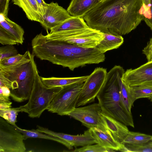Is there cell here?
<instances>
[{
  "instance_id": "1",
  "label": "cell",
  "mask_w": 152,
  "mask_h": 152,
  "mask_svg": "<svg viewBox=\"0 0 152 152\" xmlns=\"http://www.w3.org/2000/svg\"><path fill=\"white\" fill-rule=\"evenodd\" d=\"M142 0H104L83 17L88 26L103 33L122 36L135 29L144 19Z\"/></svg>"
},
{
  "instance_id": "6",
  "label": "cell",
  "mask_w": 152,
  "mask_h": 152,
  "mask_svg": "<svg viewBox=\"0 0 152 152\" xmlns=\"http://www.w3.org/2000/svg\"><path fill=\"white\" fill-rule=\"evenodd\" d=\"M46 36L50 39L64 41L86 48H95L104 38L103 32L90 27L48 33Z\"/></svg>"
},
{
  "instance_id": "43",
  "label": "cell",
  "mask_w": 152,
  "mask_h": 152,
  "mask_svg": "<svg viewBox=\"0 0 152 152\" xmlns=\"http://www.w3.org/2000/svg\"><path fill=\"white\" fill-rule=\"evenodd\" d=\"M8 0V1H10V0Z\"/></svg>"
},
{
  "instance_id": "26",
  "label": "cell",
  "mask_w": 152,
  "mask_h": 152,
  "mask_svg": "<svg viewBox=\"0 0 152 152\" xmlns=\"http://www.w3.org/2000/svg\"><path fill=\"white\" fill-rule=\"evenodd\" d=\"M129 87L133 103L138 99L147 98L149 99L152 96V86H140Z\"/></svg>"
},
{
  "instance_id": "3",
  "label": "cell",
  "mask_w": 152,
  "mask_h": 152,
  "mask_svg": "<svg viewBox=\"0 0 152 152\" xmlns=\"http://www.w3.org/2000/svg\"><path fill=\"white\" fill-rule=\"evenodd\" d=\"M125 71L120 66L113 67L107 73L96 97L102 112L127 126L134 128L132 114L126 110L120 96L119 81Z\"/></svg>"
},
{
  "instance_id": "24",
  "label": "cell",
  "mask_w": 152,
  "mask_h": 152,
  "mask_svg": "<svg viewBox=\"0 0 152 152\" xmlns=\"http://www.w3.org/2000/svg\"><path fill=\"white\" fill-rule=\"evenodd\" d=\"M152 139V135L129 131L121 144L140 145L146 143Z\"/></svg>"
},
{
  "instance_id": "8",
  "label": "cell",
  "mask_w": 152,
  "mask_h": 152,
  "mask_svg": "<svg viewBox=\"0 0 152 152\" xmlns=\"http://www.w3.org/2000/svg\"><path fill=\"white\" fill-rule=\"evenodd\" d=\"M107 73L106 69L97 67L88 76L79 94L76 107L95 101L104 84Z\"/></svg>"
},
{
  "instance_id": "36",
  "label": "cell",
  "mask_w": 152,
  "mask_h": 152,
  "mask_svg": "<svg viewBox=\"0 0 152 152\" xmlns=\"http://www.w3.org/2000/svg\"><path fill=\"white\" fill-rule=\"evenodd\" d=\"M36 0L40 6L43 15H44L46 12L47 4L44 0Z\"/></svg>"
},
{
  "instance_id": "18",
  "label": "cell",
  "mask_w": 152,
  "mask_h": 152,
  "mask_svg": "<svg viewBox=\"0 0 152 152\" xmlns=\"http://www.w3.org/2000/svg\"><path fill=\"white\" fill-rule=\"evenodd\" d=\"M101 1V0H71L66 10L72 16L83 18Z\"/></svg>"
},
{
  "instance_id": "12",
  "label": "cell",
  "mask_w": 152,
  "mask_h": 152,
  "mask_svg": "<svg viewBox=\"0 0 152 152\" xmlns=\"http://www.w3.org/2000/svg\"><path fill=\"white\" fill-rule=\"evenodd\" d=\"M38 131L58 137L64 141V145L69 150L78 146L96 144L92 136L90 129L85 131L83 134L72 135L52 131L48 128L37 126Z\"/></svg>"
},
{
  "instance_id": "22",
  "label": "cell",
  "mask_w": 152,
  "mask_h": 152,
  "mask_svg": "<svg viewBox=\"0 0 152 152\" xmlns=\"http://www.w3.org/2000/svg\"><path fill=\"white\" fill-rule=\"evenodd\" d=\"M88 76L68 77H41V79L43 83L47 87H63L72 83L84 82Z\"/></svg>"
},
{
  "instance_id": "32",
  "label": "cell",
  "mask_w": 152,
  "mask_h": 152,
  "mask_svg": "<svg viewBox=\"0 0 152 152\" xmlns=\"http://www.w3.org/2000/svg\"><path fill=\"white\" fill-rule=\"evenodd\" d=\"M25 56V53L23 55L18 53L16 55L4 59L0 61V66H9L18 63L22 60Z\"/></svg>"
},
{
  "instance_id": "30",
  "label": "cell",
  "mask_w": 152,
  "mask_h": 152,
  "mask_svg": "<svg viewBox=\"0 0 152 152\" xmlns=\"http://www.w3.org/2000/svg\"><path fill=\"white\" fill-rule=\"evenodd\" d=\"M74 152H108V149L105 148L98 144H91L79 148H75L73 151Z\"/></svg>"
},
{
  "instance_id": "9",
  "label": "cell",
  "mask_w": 152,
  "mask_h": 152,
  "mask_svg": "<svg viewBox=\"0 0 152 152\" xmlns=\"http://www.w3.org/2000/svg\"><path fill=\"white\" fill-rule=\"evenodd\" d=\"M23 134L0 118V152H24L26 148Z\"/></svg>"
},
{
  "instance_id": "40",
  "label": "cell",
  "mask_w": 152,
  "mask_h": 152,
  "mask_svg": "<svg viewBox=\"0 0 152 152\" xmlns=\"http://www.w3.org/2000/svg\"><path fill=\"white\" fill-rule=\"evenodd\" d=\"M142 5L151 7V0H142Z\"/></svg>"
},
{
  "instance_id": "20",
  "label": "cell",
  "mask_w": 152,
  "mask_h": 152,
  "mask_svg": "<svg viewBox=\"0 0 152 152\" xmlns=\"http://www.w3.org/2000/svg\"><path fill=\"white\" fill-rule=\"evenodd\" d=\"M104 39L95 47L102 53L112 50L118 48L123 43L122 36L103 33Z\"/></svg>"
},
{
  "instance_id": "41",
  "label": "cell",
  "mask_w": 152,
  "mask_h": 152,
  "mask_svg": "<svg viewBox=\"0 0 152 152\" xmlns=\"http://www.w3.org/2000/svg\"><path fill=\"white\" fill-rule=\"evenodd\" d=\"M149 99L151 100V101L152 102V96Z\"/></svg>"
},
{
  "instance_id": "16",
  "label": "cell",
  "mask_w": 152,
  "mask_h": 152,
  "mask_svg": "<svg viewBox=\"0 0 152 152\" xmlns=\"http://www.w3.org/2000/svg\"><path fill=\"white\" fill-rule=\"evenodd\" d=\"M89 129L96 143L107 149L121 151L123 145L116 141L109 131L104 132L96 127Z\"/></svg>"
},
{
  "instance_id": "19",
  "label": "cell",
  "mask_w": 152,
  "mask_h": 152,
  "mask_svg": "<svg viewBox=\"0 0 152 152\" xmlns=\"http://www.w3.org/2000/svg\"><path fill=\"white\" fill-rule=\"evenodd\" d=\"M0 26L5 30L14 39L17 44H22L24 31L20 26L10 20L7 15L0 13Z\"/></svg>"
},
{
  "instance_id": "31",
  "label": "cell",
  "mask_w": 152,
  "mask_h": 152,
  "mask_svg": "<svg viewBox=\"0 0 152 152\" xmlns=\"http://www.w3.org/2000/svg\"><path fill=\"white\" fill-rule=\"evenodd\" d=\"M0 43L3 45L17 44L13 38L4 28L0 26Z\"/></svg>"
},
{
  "instance_id": "13",
  "label": "cell",
  "mask_w": 152,
  "mask_h": 152,
  "mask_svg": "<svg viewBox=\"0 0 152 152\" xmlns=\"http://www.w3.org/2000/svg\"><path fill=\"white\" fill-rule=\"evenodd\" d=\"M72 17L67 10L57 2H52L47 4L46 13L43 16L42 21L40 23L48 31Z\"/></svg>"
},
{
  "instance_id": "25",
  "label": "cell",
  "mask_w": 152,
  "mask_h": 152,
  "mask_svg": "<svg viewBox=\"0 0 152 152\" xmlns=\"http://www.w3.org/2000/svg\"><path fill=\"white\" fill-rule=\"evenodd\" d=\"M121 78L120 80V93L123 104L126 111L132 113L131 108L133 103L132 100L130 87L124 82Z\"/></svg>"
},
{
  "instance_id": "10",
  "label": "cell",
  "mask_w": 152,
  "mask_h": 152,
  "mask_svg": "<svg viewBox=\"0 0 152 152\" xmlns=\"http://www.w3.org/2000/svg\"><path fill=\"white\" fill-rule=\"evenodd\" d=\"M102 111L99 103H94L83 107H76L68 115L80 121L88 129L96 127L104 132H108L100 115Z\"/></svg>"
},
{
  "instance_id": "4",
  "label": "cell",
  "mask_w": 152,
  "mask_h": 152,
  "mask_svg": "<svg viewBox=\"0 0 152 152\" xmlns=\"http://www.w3.org/2000/svg\"><path fill=\"white\" fill-rule=\"evenodd\" d=\"M33 53L41 60L68 68L73 71L81 67L69 47L65 41L48 39L42 33L37 34L31 41Z\"/></svg>"
},
{
  "instance_id": "23",
  "label": "cell",
  "mask_w": 152,
  "mask_h": 152,
  "mask_svg": "<svg viewBox=\"0 0 152 152\" xmlns=\"http://www.w3.org/2000/svg\"><path fill=\"white\" fill-rule=\"evenodd\" d=\"M13 126L17 130L23 134L24 140L29 138H42L55 141L63 145L64 144V141L58 137L39 132L36 129L27 130L22 129L18 127L16 124Z\"/></svg>"
},
{
  "instance_id": "5",
  "label": "cell",
  "mask_w": 152,
  "mask_h": 152,
  "mask_svg": "<svg viewBox=\"0 0 152 152\" xmlns=\"http://www.w3.org/2000/svg\"><path fill=\"white\" fill-rule=\"evenodd\" d=\"M62 87H48L42 83L38 72L36 75L32 89L27 103L21 106L23 112L31 118H39L47 110Z\"/></svg>"
},
{
  "instance_id": "27",
  "label": "cell",
  "mask_w": 152,
  "mask_h": 152,
  "mask_svg": "<svg viewBox=\"0 0 152 152\" xmlns=\"http://www.w3.org/2000/svg\"><path fill=\"white\" fill-rule=\"evenodd\" d=\"M23 112L21 107L15 108H10L4 110H0V117L5 119L7 122L13 126L17 122V116L18 113Z\"/></svg>"
},
{
  "instance_id": "29",
  "label": "cell",
  "mask_w": 152,
  "mask_h": 152,
  "mask_svg": "<svg viewBox=\"0 0 152 152\" xmlns=\"http://www.w3.org/2000/svg\"><path fill=\"white\" fill-rule=\"evenodd\" d=\"M18 54L17 50L12 45L1 47L0 48V61Z\"/></svg>"
},
{
  "instance_id": "35",
  "label": "cell",
  "mask_w": 152,
  "mask_h": 152,
  "mask_svg": "<svg viewBox=\"0 0 152 152\" xmlns=\"http://www.w3.org/2000/svg\"><path fill=\"white\" fill-rule=\"evenodd\" d=\"M11 91L8 87L5 86L0 87V95L9 97L10 96Z\"/></svg>"
},
{
  "instance_id": "7",
  "label": "cell",
  "mask_w": 152,
  "mask_h": 152,
  "mask_svg": "<svg viewBox=\"0 0 152 152\" xmlns=\"http://www.w3.org/2000/svg\"><path fill=\"white\" fill-rule=\"evenodd\" d=\"M84 83H77L63 86L47 110L61 116L68 115L76 107L79 96Z\"/></svg>"
},
{
  "instance_id": "14",
  "label": "cell",
  "mask_w": 152,
  "mask_h": 152,
  "mask_svg": "<svg viewBox=\"0 0 152 152\" xmlns=\"http://www.w3.org/2000/svg\"><path fill=\"white\" fill-rule=\"evenodd\" d=\"M69 47L81 67L86 64H98L104 61L105 56L95 48H86L69 43Z\"/></svg>"
},
{
  "instance_id": "42",
  "label": "cell",
  "mask_w": 152,
  "mask_h": 152,
  "mask_svg": "<svg viewBox=\"0 0 152 152\" xmlns=\"http://www.w3.org/2000/svg\"><path fill=\"white\" fill-rule=\"evenodd\" d=\"M103 0H101V1H103Z\"/></svg>"
},
{
  "instance_id": "11",
  "label": "cell",
  "mask_w": 152,
  "mask_h": 152,
  "mask_svg": "<svg viewBox=\"0 0 152 152\" xmlns=\"http://www.w3.org/2000/svg\"><path fill=\"white\" fill-rule=\"evenodd\" d=\"M122 80L129 87L152 86V61H148L136 68L126 70Z\"/></svg>"
},
{
  "instance_id": "15",
  "label": "cell",
  "mask_w": 152,
  "mask_h": 152,
  "mask_svg": "<svg viewBox=\"0 0 152 152\" xmlns=\"http://www.w3.org/2000/svg\"><path fill=\"white\" fill-rule=\"evenodd\" d=\"M100 115L108 131L116 141L121 144L129 131L127 126L102 111Z\"/></svg>"
},
{
  "instance_id": "38",
  "label": "cell",
  "mask_w": 152,
  "mask_h": 152,
  "mask_svg": "<svg viewBox=\"0 0 152 152\" xmlns=\"http://www.w3.org/2000/svg\"><path fill=\"white\" fill-rule=\"evenodd\" d=\"M151 18L145 21L146 24L152 30V0H151Z\"/></svg>"
},
{
  "instance_id": "21",
  "label": "cell",
  "mask_w": 152,
  "mask_h": 152,
  "mask_svg": "<svg viewBox=\"0 0 152 152\" xmlns=\"http://www.w3.org/2000/svg\"><path fill=\"white\" fill-rule=\"evenodd\" d=\"M89 27L83 18L72 16L59 25L53 28L49 33Z\"/></svg>"
},
{
  "instance_id": "2",
  "label": "cell",
  "mask_w": 152,
  "mask_h": 152,
  "mask_svg": "<svg viewBox=\"0 0 152 152\" xmlns=\"http://www.w3.org/2000/svg\"><path fill=\"white\" fill-rule=\"evenodd\" d=\"M20 62L5 66H0V86L11 91L10 96L15 102L28 100L38 72L34 60V54L29 51Z\"/></svg>"
},
{
  "instance_id": "17",
  "label": "cell",
  "mask_w": 152,
  "mask_h": 152,
  "mask_svg": "<svg viewBox=\"0 0 152 152\" xmlns=\"http://www.w3.org/2000/svg\"><path fill=\"white\" fill-rule=\"evenodd\" d=\"M13 4L21 8L29 20L41 22L43 14L36 0H12Z\"/></svg>"
},
{
  "instance_id": "39",
  "label": "cell",
  "mask_w": 152,
  "mask_h": 152,
  "mask_svg": "<svg viewBox=\"0 0 152 152\" xmlns=\"http://www.w3.org/2000/svg\"><path fill=\"white\" fill-rule=\"evenodd\" d=\"M9 97L0 95V102H9L10 101Z\"/></svg>"
},
{
  "instance_id": "37",
  "label": "cell",
  "mask_w": 152,
  "mask_h": 152,
  "mask_svg": "<svg viewBox=\"0 0 152 152\" xmlns=\"http://www.w3.org/2000/svg\"><path fill=\"white\" fill-rule=\"evenodd\" d=\"M12 103L10 101L0 102V110H4L11 108Z\"/></svg>"
},
{
  "instance_id": "34",
  "label": "cell",
  "mask_w": 152,
  "mask_h": 152,
  "mask_svg": "<svg viewBox=\"0 0 152 152\" xmlns=\"http://www.w3.org/2000/svg\"><path fill=\"white\" fill-rule=\"evenodd\" d=\"M9 1L0 0V13L7 15Z\"/></svg>"
},
{
  "instance_id": "28",
  "label": "cell",
  "mask_w": 152,
  "mask_h": 152,
  "mask_svg": "<svg viewBox=\"0 0 152 152\" xmlns=\"http://www.w3.org/2000/svg\"><path fill=\"white\" fill-rule=\"evenodd\" d=\"M123 145V152H152V139L148 142L142 144Z\"/></svg>"
},
{
  "instance_id": "33",
  "label": "cell",
  "mask_w": 152,
  "mask_h": 152,
  "mask_svg": "<svg viewBox=\"0 0 152 152\" xmlns=\"http://www.w3.org/2000/svg\"><path fill=\"white\" fill-rule=\"evenodd\" d=\"M142 51L143 53L146 56L148 61H152V37Z\"/></svg>"
}]
</instances>
